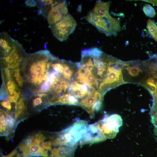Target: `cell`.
Wrapping results in <instances>:
<instances>
[{
	"mask_svg": "<svg viewBox=\"0 0 157 157\" xmlns=\"http://www.w3.org/2000/svg\"><path fill=\"white\" fill-rule=\"evenodd\" d=\"M140 84L147 88L153 96L157 90V70L148 71L146 76Z\"/></svg>",
	"mask_w": 157,
	"mask_h": 157,
	"instance_id": "5bb4252c",
	"label": "cell"
},
{
	"mask_svg": "<svg viewBox=\"0 0 157 157\" xmlns=\"http://www.w3.org/2000/svg\"><path fill=\"white\" fill-rule=\"evenodd\" d=\"M35 97H35L33 99L32 101V104L34 107L40 105L43 103V99L41 98L36 96Z\"/></svg>",
	"mask_w": 157,
	"mask_h": 157,
	"instance_id": "7402d4cb",
	"label": "cell"
},
{
	"mask_svg": "<svg viewBox=\"0 0 157 157\" xmlns=\"http://www.w3.org/2000/svg\"><path fill=\"white\" fill-rule=\"evenodd\" d=\"M124 83H140L145 78L147 71L142 62H124L122 70Z\"/></svg>",
	"mask_w": 157,
	"mask_h": 157,
	"instance_id": "7a4b0ae2",
	"label": "cell"
},
{
	"mask_svg": "<svg viewBox=\"0 0 157 157\" xmlns=\"http://www.w3.org/2000/svg\"><path fill=\"white\" fill-rule=\"evenodd\" d=\"M0 123L1 135H6L13 127L15 120L10 114L1 110Z\"/></svg>",
	"mask_w": 157,
	"mask_h": 157,
	"instance_id": "4fadbf2b",
	"label": "cell"
},
{
	"mask_svg": "<svg viewBox=\"0 0 157 157\" xmlns=\"http://www.w3.org/2000/svg\"><path fill=\"white\" fill-rule=\"evenodd\" d=\"M143 10L145 15L148 17L152 18L156 15L154 8L149 4H145L143 7Z\"/></svg>",
	"mask_w": 157,
	"mask_h": 157,
	"instance_id": "d6986e66",
	"label": "cell"
},
{
	"mask_svg": "<svg viewBox=\"0 0 157 157\" xmlns=\"http://www.w3.org/2000/svg\"><path fill=\"white\" fill-rule=\"evenodd\" d=\"M68 13L66 1H60L51 8L46 18L49 26L60 20Z\"/></svg>",
	"mask_w": 157,
	"mask_h": 157,
	"instance_id": "9c48e42d",
	"label": "cell"
},
{
	"mask_svg": "<svg viewBox=\"0 0 157 157\" xmlns=\"http://www.w3.org/2000/svg\"><path fill=\"white\" fill-rule=\"evenodd\" d=\"M34 136L35 138L38 140L39 142L44 140L47 139L46 137L40 133H37L36 135H34Z\"/></svg>",
	"mask_w": 157,
	"mask_h": 157,
	"instance_id": "cb8c5ba5",
	"label": "cell"
},
{
	"mask_svg": "<svg viewBox=\"0 0 157 157\" xmlns=\"http://www.w3.org/2000/svg\"><path fill=\"white\" fill-rule=\"evenodd\" d=\"M97 125L106 138H114L122 124L121 116L117 114L106 115L97 122Z\"/></svg>",
	"mask_w": 157,
	"mask_h": 157,
	"instance_id": "277c9868",
	"label": "cell"
},
{
	"mask_svg": "<svg viewBox=\"0 0 157 157\" xmlns=\"http://www.w3.org/2000/svg\"><path fill=\"white\" fill-rule=\"evenodd\" d=\"M151 121L154 126V131L157 136V110L150 112Z\"/></svg>",
	"mask_w": 157,
	"mask_h": 157,
	"instance_id": "ffe728a7",
	"label": "cell"
},
{
	"mask_svg": "<svg viewBox=\"0 0 157 157\" xmlns=\"http://www.w3.org/2000/svg\"><path fill=\"white\" fill-rule=\"evenodd\" d=\"M25 3L27 6L31 7L37 5L36 1L34 0H26L25 1Z\"/></svg>",
	"mask_w": 157,
	"mask_h": 157,
	"instance_id": "d4e9b609",
	"label": "cell"
},
{
	"mask_svg": "<svg viewBox=\"0 0 157 157\" xmlns=\"http://www.w3.org/2000/svg\"><path fill=\"white\" fill-rule=\"evenodd\" d=\"M147 28L152 37L157 42V26L150 19L147 21Z\"/></svg>",
	"mask_w": 157,
	"mask_h": 157,
	"instance_id": "ac0fdd59",
	"label": "cell"
},
{
	"mask_svg": "<svg viewBox=\"0 0 157 157\" xmlns=\"http://www.w3.org/2000/svg\"><path fill=\"white\" fill-rule=\"evenodd\" d=\"M26 99L20 98L16 104L15 106V119H17L24 114L26 110Z\"/></svg>",
	"mask_w": 157,
	"mask_h": 157,
	"instance_id": "e0dca14e",
	"label": "cell"
},
{
	"mask_svg": "<svg viewBox=\"0 0 157 157\" xmlns=\"http://www.w3.org/2000/svg\"><path fill=\"white\" fill-rule=\"evenodd\" d=\"M19 147L24 157L36 156L44 157L48 156V151L41 148L38 144L33 142V140L31 142L23 141L19 144Z\"/></svg>",
	"mask_w": 157,
	"mask_h": 157,
	"instance_id": "ba28073f",
	"label": "cell"
},
{
	"mask_svg": "<svg viewBox=\"0 0 157 157\" xmlns=\"http://www.w3.org/2000/svg\"><path fill=\"white\" fill-rule=\"evenodd\" d=\"M86 20L94 26L98 31L105 34L107 36H110L108 24L105 17H102L91 11L88 13L85 17Z\"/></svg>",
	"mask_w": 157,
	"mask_h": 157,
	"instance_id": "30bf717a",
	"label": "cell"
},
{
	"mask_svg": "<svg viewBox=\"0 0 157 157\" xmlns=\"http://www.w3.org/2000/svg\"><path fill=\"white\" fill-rule=\"evenodd\" d=\"M106 139L97 123H95L88 125L87 130L83 135L79 144L81 146L92 144L105 141Z\"/></svg>",
	"mask_w": 157,
	"mask_h": 157,
	"instance_id": "52a82bcc",
	"label": "cell"
},
{
	"mask_svg": "<svg viewBox=\"0 0 157 157\" xmlns=\"http://www.w3.org/2000/svg\"><path fill=\"white\" fill-rule=\"evenodd\" d=\"M17 152L16 149H15L12 151L10 154L6 156H2L1 157H12Z\"/></svg>",
	"mask_w": 157,
	"mask_h": 157,
	"instance_id": "484cf974",
	"label": "cell"
},
{
	"mask_svg": "<svg viewBox=\"0 0 157 157\" xmlns=\"http://www.w3.org/2000/svg\"><path fill=\"white\" fill-rule=\"evenodd\" d=\"M26 54L22 44L15 40L12 50L7 56L1 58V68L12 69L20 67Z\"/></svg>",
	"mask_w": 157,
	"mask_h": 157,
	"instance_id": "8992f818",
	"label": "cell"
},
{
	"mask_svg": "<svg viewBox=\"0 0 157 157\" xmlns=\"http://www.w3.org/2000/svg\"><path fill=\"white\" fill-rule=\"evenodd\" d=\"M15 40L11 38L6 32H3L0 34L1 58L7 56L13 49Z\"/></svg>",
	"mask_w": 157,
	"mask_h": 157,
	"instance_id": "7c38bea8",
	"label": "cell"
},
{
	"mask_svg": "<svg viewBox=\"0 0 157 157\" xmlns=\"http://www.w3.org/2000/svg\"><path fill=\"white\" fill-rule=\"evenodd\" d=\"M77 24L73 17L68 13L58 22L49 25L52 32L60 41L65 40L75 30Z\"/></svg>",
	"mask_w": 157,
	"mask_h": 157,
	"instance_id": "3957f363",
	"label": "cell"
},
{
	"mask_svg": "<svg viewBox=\"0 0 157 157\" xmlns=\"http://www.w3.org/2000/svg\"><path fill=\"white\" fill-rule=\"evenodd\" d=\"M153 96L154 98V101L150 112L157 110V90L156 93Z\"/></svg>",
	"mask_w": 157,
	"mask_h": 157,
	"instance_id": "603a6c76",
	"label": "cell"
},
{
	"mask_svg": "<svg viewBox=\"0 0 157 157\" xmlns=\"http://www.w3.org/2000/svg\"><path fill=\"white\" fill-rule=\"evenodd\" d=\"M88 126L86 121L79 120L61 132L67 143L76 147L83 135L86 131Z\"/></svg>",
	"mask_w": 157,
	"mask_h": 157,
	"instance_id": "5b68a950",
	"label": "cell"
},
{
	"mask_svg": "<svg viewBox=\"0 0 157 157\" xmlns=\"http://www.w3.org/2000/svg\"><path fill=\"white\" fill-rule=\"evenodd\" d=\"M76 148L67 144L51 145L48 157H74Z\"/></svg>",
	"mask_w": 157,
	"mask_h": 157,
	"instance_id": "8fae6325",
	"label": "cell"
},
{
	"mask_svg": "<svg viewBox=\"0 0 157 157\" xmlns=\"http://www.w3.org/2000/svg\"><path fill=\"white\" fill-rule=\"evenodd\" d=\"M144 1L151 3L157 6V0H142Z\"/></svg>",
	"mask_w": 157,
	"mask_h": 157,
	"instance_id": "4316f807",
	"label": "cell"
},
{
	"mask_svg": "<svg viewBox=\"0 0 157 157\" xmlns=\"http://www.w3.org/2000/svg\"><path fill=\"white\" fill-rule=\"evenodd\" d=\"M73 75L71 61L60 59L51 54L49 58L33 61L26 73L31 92L46 95L49 105L59 104L69 95Z\"/></svg>",
	"mask_w": 157,
	"mask_h": 157,
	"instance_id": "6da1fadb",
	"label": "cell"
},
{
	"mask_svg": "<svg viewBox=\"0 0 157 157\" xmlns=\"http://www.w3.org/2000/svg\"><path fill=\"white\" fill-rule=\"evenodd\" d=\"M2 100L0 103L1 106L8 110H10L12 106L9 100L8 99H6Z\"/></svg>",
	"mask_w": 157,
	"mask_h": 157,
	"instance_id": "44dd1931",
	"label": "cell"
},
{
	"mask_svg": "<svg viewBox=\"0 0 157 157\" xmlns=\"http://www.w3.org/2000/svg\"><path fill=\"white\" fill-rule=\"evenodd\" d=\"M60 1L50 0L36 1L37 6L38 9V14L41 15L46 18L51 8Z\"/></svg>",
	"mask_w": 157,
	"mask_h": 157,
	"instance_id": "9a60e30c",
	"label": "cell"
},
{
	"mask_svg": "<svg viewBox=\"0 0 157 157\" xmlns=\"http://www.w3.org/2000/svg\"><path fill=\"white\" fill-rule=\"evenodd\" d=\"M111 2H104L100 0L97 1L95 6L91 11L93 13L102 17L109 15V8Z\"/></svg>",
	"mask_w": 157,
	"mask_h": 157,
	"instance_id": "2e32d148",
	"label": "cell"
}]
</instances>
